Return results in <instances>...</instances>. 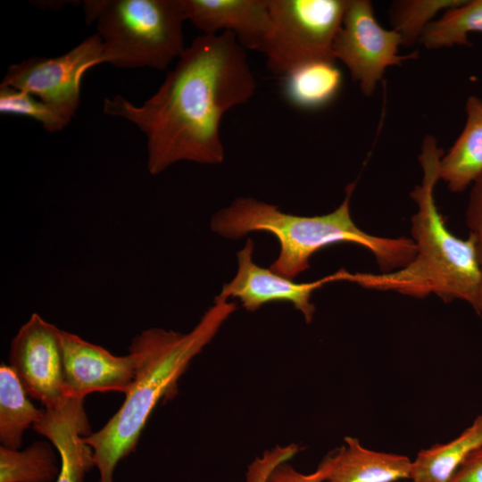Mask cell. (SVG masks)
Segmentation results:
<instances>
[{
	"mask_svg": "<svg viewBox=\"0 0 482 482\" xmlns=\"http://www.w3.org/2000/svg\"><path fill=\"white\" fill-rule=\"evenodd\" d=\"M255 91L246 50L236 37L229 32L202 34L143 104L116 95L104 99L103 109L133 123L145 135L146 168L155 176L181 161L221 163V120Z\"/></svg>",
	"mask_w": 482,
	"mask_h": 482,
	"instance_id": "1",
	"label": "cell"
},
{
	"mask_svg": "<svg viewBox=\"0 0 482 482\" xmlns=\"http://www.w3.org/2000/svg\"><path fill=\"white\" fill-rule=\"evenodd\" d=\"M443 154L435 137L428 135L423 139L419 155L422 179L411 192L417 206L411 219V239L416 246L413 259L390 272L345 270L343 281L414 298L436 295L445 303L457 300L474 308L480 280L475 237L470 233L465 239L453 235L436 203L435 188L440 180Z\"/></svg>",
	"mask_w": 482,
	"mask_h": 482,
	"instance_id": "2",
	"label": "cell"
},
{
	"mask_svg": "<svg viewBox=\"0 0 482 482\" xmlns=\"http://www.w3.org/2000/svg\"><path fill=\"white\" fill-rule=\"evenodd\" d=\"M236 309L235 303L216 296L191 331L150 328L133 338L129 348L138 353L139 362L123 403L102 428L83 436L93 450L99 482H113L115 467L135 450L158 403L176 395L178 382L191 361Z\"/></svg>",
	"mask_w": 482,
	"mask_h": 482,
	"instance_id": "3",
	"label": "cell"
},
{
	"mask_svg": "<svg viewBox=\"0 0 482 482\" xmlns=\"http://www.w3.org/2000/svg\"><path fill=\"white\" fill-rule=\"evenodd\" d=\"M355 183L333 212L299 216L281 212L278 206L250 197H239L213 215L211 229L220 236L237 239L247 233L264 231L278 241L280 251L270 265L275 273L294 279L309 269L310 258L318 251L338 243H352L370 252L382 272L406 266L415 256L411 238L384 237L368 234L353 221L350 202Z\"/></svg>",
	"mask_w": 482,
	"mask_h": 482,
	"instance_id": "4",
	"label": "cell"
},
{
	"mask_svg": "<svg viewBox=\"0 0 482 482\" xmlns=\"http://www.w3.org/2000/svg\"><path fill=\"white\" fill-rule=\"evenodd\" d=\"M96 23L104 63L120 69H167L186 49L182 0H85Z\"/></svg>",
	"mask_w": 482,
	"mask_h": 482,
	"instance_id": "5",
	"label": "cell"
},
{
	"mask_svg": "<svg viewBox=\"0 0 482 482\" xmlns=\"http://www.w3.org/2000/svg\"><path fill=\"white\" fill-rule=\"evenodd\" d=\"M271 29L262 53L267 69L283 77L314 61H334L333 47L347 0H269Z\"/></svg>",
	"mask_w": 482,
	"mask_h": 482,
	"instance_id": "6",
	"label": "cell"
},
{
	"mask_svg": "<svg viewBox=\"0 0 482 482\" xmlns=\"http://www.w3.org/2000/svg\"><path fill=\"white\" fill-rule=\"evenodd\" d=\"M101 63L104 47L96 33L59 56H33L10 65L0 86L26 91L71 120L80 104L84 74Z\"/></svg>",
	"mask_w": 482,
	"mask_h": 482,
	"instance_id": "7",
	"label": "cell"
},
{
	"mask_svg": "<svg viewBox=\"0 0 482 482\" xmlns=\"http://www.w3.org/2000/svg\"><path fill=\"white\" fill-rule=\"evenodd\" d=\"M400 46V35L379 25L370 1L347 0L333 53L336 61L346 66L366 96L374 93L388 67L401 65L417 56V52L399 54Z\"/></svg>",
	"mask_w": 482,
	"mask_h": 482,
	"instance_id": "8",
	"label": "cell"
},
{
	"mask_svg": "<svg viewBox=\"0 0 482 482\" xmlns=\"http://www.w3.org/2000/svg\"><path fill=\"white\" fill-rule=\"evenodd\" d=\"M60 331L32 313L11 341L10 366L28 395L47 410L63 405L65 395Z\"/></svg>",
	"mask_w": 482,
	"mask_h": 482,
	"instance_id": "9",
	"label": "cell"
},
{
	"mask_svg": "<svg viewBox=\"0 0 482 482\" xmlns=\"http://www.w3.org/2000/svg\"><path fill=\"white\" fill-rule=\"evenodd\" d=\"M60 342L68 398L84 399L95 392L126 394L129 391L139 362V355L135 350L129 348V354L116 356L62 329Z\"/></svg>",
	"mask_w": 482,
	"mask_h": 482,
	"instance_id": "10",
	"label": "cell"
},
{
	"mask_svg": "<svg viewBox=\"0 0 482 482\" xmlns=\"http://www.w3.org/2000/svg\"><path fill=\"white\" fill-rule=\"evenodd\" d=\"M253 242L248 238L237 256V272L235 278L225 284L218 295L228 300L239 299L248 312H255L271 302H289L302 312L307 323H311L315 306L311 298L314 291L335 281H341V270L333 274L308 283H295L282 277L270 269L260 267L253 262Z\"/></svg>",
	"mask_w": 482,
	"mask_h": 482,
	"instance_id": "11",
	"label": "cell"
},
{
	"mask_svg": "<svg viewBox=\"0 0 482 482\" xmlns=\"http://www.w3.org/2000/svg\"><path fill=\"white\" fill-rule=\"evenodd\" d=\"M186 21L204 35L233 34L245 50L261 52L271 29L269 0H182Z\"/></svg>",
	"mask_w": 482,
	"mask_h": 482,
	"instance_id": "12",
	"label": "cell"
},
{
	"mask_svg": "<svg viewBox=\"0 0 482 482\" xmlns=\"http://www.w3.org/2000/svg\"><path fill=\"white\" fill-rule=\"evenodd\" d=\"M33 428L52 442L61 457L60 471L54 482H83L95 466L93 450L83 440L91 433L84 399L68 398L57 409H46Z\"/></svg>",
	"mask_w": 482,
	"mask_h": 482,
	"instance_id": "13",
	"label": "cell"
},
{
	"mask_svg": "<svg viewBox=\"0 0 482 482\" xmlns=\"http://www.w3.org/2000/svg\"><path fill=\"white\" fill-rule=\"evenodd\" d=\"M412 461L406 455L378 452L345 436L316 470L328 482H400L410 479Z\"/></svg>",
	"mask_w": 482,
	"mask_h": 482,
	"instance_id": "14",
	"label": "cell"
},
{
	"mask_svg": "<svg viewBox=\"0 0 482 482\" xmlns=\"http://www.w3.org/2000/svg\"><path fill=\"white\" fill-rule=\"evenodd\" d=\"M465 111L462 131L440 161V179L453 193L463 192L482 176V100L469 96Z\"/></svg>",
	"mask_w": 482,
	"mask_h": 482,
	"instance_id": "15",
	"label": "cell"
},
{
	"mask_svg": "<svg viewBox=\"0 0 482 482\" xmlns=\"http://www.w3.org/2000/svg\"><path fill=\"white\" fill-rule=\"evenodd\" d=\"M482 446V413L453 439L420 450L409 482H450L466 459Z\"/></svg>",
	"mask_w": 482,
	"mask_h": 482,
	"instance_id": "16",
	"label": "cell"
},
{
	"mask_svg": "<svg viewBox=\"0 0 482 482\" xmlns=\"http://www.w3.org/2000/svg\"><path fill=\"white\" fill-rule=\"evenodd\" d=\"M283 79V95L292 106L301 110L320 109L339 93L343 76L334 61H314L301 64Z\"/></svg>",
	"mask_w": 482,
	"mask_h": 482,
	"instance_id": "17",
	"label": "cell"
},
{
	"mask_svg": "<svg viewBox=\"0 0 482 482\" xmlns=\"http://www.w3.org/2000/svg\"><path fill=\"white\" fill-rule=\"evenodd\" d=\"M10 365L0 366V442L8 449L19 450L24 432L44 415L37 409Z\"/></svg>",
	"mask_w": 482,
	"mask_h": 482,
	"instance_id": "18",
	"label": "cell"
},
{
	"mask_svg": "<svg viewBox=\"0 0 482 482\" xmlns=\"http://www.w3.org/2000/svg\"><path fill=\"white\" fill-rule=\"evenodd\" d=\"M60 471L56 454L46 442L23 451L0 447V482H53Z\"/></svg>",
	"mask_w": 482,
	"mask_h": 482,
	"instance_id": "19",
	"label": "cell"
},
{
	"mask_svg": "<svg viewBox=\"0 0 482 482\" xmlns=\"http://www.w3.org/2000/svg\"><path fill=\"white\" fill-rule=\"evenodd\" d=\"M482 33V0H465L444 12L424 31L420 42L427 49L471 46L469 34Z\"/></svg>",
	"mask_w": 482,
	"mask_h": 482,
	"instance_id": "20",
	"label": "cell"
},
{
	"mask_svg": "<svg viewBox=\"0 0 482 482\" xmlns=\"http://www.w3.org/2000/svg\"><path fill=\"white\" fill-rule=\"evenodd\" d=\"M465 0H403L393 4L391 20L393 29L402 38V46L420 41L428 26L442 11L455 7Z\"/></svg>",
	"mask_w": 482,
	"mask_h": 482,
	"instance_id": "21",
	"label": "cell"
},
{
	"mask_svg": "<svg viewBox=\"0 0 482 482\" xmlns=\"http://www.w3.org/2000/svg\"><path fill=\"white\" fill-rule=\"evenodd\" d=\"M0 112L33 119L50 133L62 131L71 121L33 95L6 86H0Z\"/></svg>",
	"mask_w": 482,
	"mask_h": 482,
	"instance_id": "22",
	"label": "cell"
},
{
	"mask_svg": "<svg viewBox=\"0 0 482 482\" xmlns=\"http://www.w3.org/2000/svg\"><path fill=\"white\" fill-rule=\"evenodd\" d=\"M466 223L470 234L475 237L480 269V280L476 312L482 318V180L478 179L472 186L466 210Z\"/></svg>",
	"mask_w": 482,
	"mask_h": 482,
	"instance_id": "23",
	"label": "cell"
},
{
	"mask_svg": "<svg viewBox=\"0 0 482 482\" xmlns=\"http://www.w3.org/2000/svg\"><path fill=\"white\" fill-rule=\"evenodd\" d=\"M300 448L295 444L277 445L256 457L247 467L245 482H266L271 471L279 464L289 461Z\"/></svg>",
	"mask_w": 482,
	"mask_h": 482,
	"instance_id": "24",
	"label": "cell"
},
{
	"mask_svg": "<svg viewBox=\"0 0 482 482\" xmlns=\"http://www.w3.org/2000/svg\"><path fill=\"white\" fill-rule=\"evenodd\" d=\"M266 482H328L315 470L304 474L296 470L289 461L278 465L269 475Z\"/></svg>",
	"mask_w": 482,
	"mask_h": 482,
	"instance_id": "25",
	"label": "cell"
},
{
	"mask_svg": "<svg viewBox=\"0 0 482 482\" xmlns=\"http://www.w3.org/2000/svg\"><path fill=\"white\" fill-rule=\"evenodd\" d=\"M450 482H482V446L466 459Z\"/></svg>",
	"mask_w": 482,
	"mask_h": 482,
	"instance_id": "26",
	"label": "cell"
},
{
	"mask_svg": "<svg viewBox=\"0 0 482 482\" xmlns=\"http://www.w3.org/2000/svg\"><path fill=\"white\" fill-rule=\"evenodd\" d=\"M479 179L482 180V176Z\"/></svg>",
	"mask_w": 482,
	"mask_h": 482,
	"instance_id": "27",
	"label": "cell"
},
{
	"mask_svg": "<svg viewBox=\"0 0 482 482\" xmlns=\"http://www.w3.org/2000/svg\"><path fill=\"white\" fill-rule=\"evenodd\" d=\"M400 482H405V481H400Z\"/></svg>",
	"mask_w": 482,
	"mask_h": 482,
	"instance_id": "28",
	"label": "cell"
}]
</instances>
